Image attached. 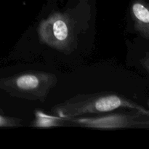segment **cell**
I'll list each match as a JSON object with an SVG mask.
<instances>
[{
	"mask_svg": "<svg viewBox=\"0 0 149 149\" xmlns=\"http://www.w3.org/2000/svg\"><path fill=\"white\" fill-rule=\"evenodd\" d=\"M129 109L149 113L148 111L126 97L115 93H101L77 96L52 109V113L63 119L87 114H100L116 109Z\"/></svg>",
	"mask_w": 149,
	"mask_h": 149,
	"instance_id": "cell-1",
	"label": "cell"
},
{
	"mask_svg": "<svg viewBox=\"0 0 149 149\" xmlns=\"http://www.w3.org/2000/svg\"><path fill=\"white\" fill-rule=\"evenodd\" d=\"M57 83V77L50 73L26 72L2 81V87L11 95L43 101Z\"/></svg>",
	"mask_w": 149,
	"mask_h": 149,
	"instance_id": "cell-2",
	"label": "cell"
},
{
	"mask_svg": "<svg viewBox=\"0 0 149 149\" xmlns=\"http://www.w3.org/2000/svg\"><path fill=\"white\" fill-rule=\"evenodd\" d=\"M148 114L136 110L125 113H118L94 117H73L66 119L70 125L95 129H120V128L148 127Z\"/></svg>",
	"mask_w": 149,
	"mask_h": 149,
	"instance_id": "cell-3",
	"label": "cell"
},
{
	"mask_svg": "<svg viewBox=\"0 0 149 149\" xmlns=\"http://www.w3.org/2000/svg\"><path fill=\"white\" fill-rule=\"evenodd\" d=\"M72 27L68 17L63 15H52L41 23L39 35L41 40L58 49H62L69 43Z\"/></svg>",
	"mask_w": 149,
	"mask_h": 149,
	"instance_id": "cell-4",
	"label": "cell"
},
{
	"mask_svg": "<svg viewBox=\"0 0 149 149\" xmlns=\"http://www.w3.org/2000/svg\"><path fill=\"white\" fill-rule=\"evenodd\" d=\"M132 18L137 31L145 39L149 38V10L144 4L135 2L131 9Z\"/></svg>",
	"mask_w": 149,
	"mask_h": 149,
	"instance_id": "cell-5",
	"label": "cell"
},
{
	"mask_svg": "<svg viewBox=\"0 0 149 149\" xmlns=\"http://www.w3.org/2000/svg\"><path fill=\"white\" fill-rule=\"evenodd\" d=\"M65 125H69L70 123L66 119L59 117L58 116H50L45 114L42 112H36V119L32 122V127H61Z\"/></svg>",
	"mask_w": 149,
	"mask_h": 149,
	"instance_id": "cell-6",
	"label": "cell"
}]
</instances>
